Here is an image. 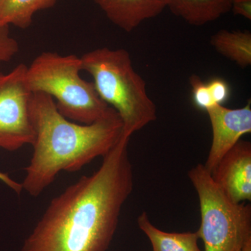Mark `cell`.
Returning a JSON list of instances; mask_svg holds the SVG:
<instances>
[{
	"instance_id": "obj_6",
	"label": "cell",
	"mask_w": 251,
	"mask_h": 251,
	"mask_svg": "<svg viewBox=\"0 0 251 251\" xmlns=\"http://www.w3.org/2000/svg\"><path fill=\"white\" fill-rule=\"evenodd\" d=\"M27 66L20 64L0 73V148L16 151L32 145L34 131L29 117L31 93L26 84Z\"/></svg>"
},
{
	"instance_id": "obj_13",
	"label": "cell",
	"mask_w": 251,
	"mask_h": 251,
	"mask_svg": "<svg viewBox=\"0 0 251 251\" xmlns=\"http://www.w3.org/2000/svg\"><path fill=\"white\" fill-rule=\"evenodd\" d=\"M58 0H0V24L26 29L37 11L50 9Z\"/></svg>"
},
{
	"instance_id": "obj_17",
	"label": "cell",
	"mask_w": 251,
	"mask_h": 251,
	"mask_svg": "<svg viewBox=\"0 0 251 251\" xmlns=\"http://www.w3.org/2000/svg\"><path fill=\"white\" fill-rule=\"evenodd\" d=\"M231 11L234 15L242 16L251 21V0H232Z\"/></svg>"
},
{
	"instance_id": "obj_3",
	"label": "cell",
	"mask_w": 251,
	"mask_h": 251,
	"mask_svg": "<svg viewBox=\"0 0 251 251\" xmlns=\"http://www.w3.org/2000/svg\"><path fill=\"white\" fill-rule=\"evenodd\" d=\"M80 58L82 70L93 77L100 98L121 119L122 136L130 138L156 120V105L147 92L146 82L135 72L128 51L100 48Z\"/></svg>"
},
{
	"instance_id": "obj_2",
	"label": "cell",
	"mask_w": 251,
	"mask_h": 251,
	"mask_svg": "<svg viewBox=\"0 0 251 251\" xmlns=\"http://www.w3.org/2000/svg\"><path fill=\"white\" fill-rule=\"evenodd\" d=\"M29 112L34 140L21 184L32 197L40 196L61 172L80 171L105 156L122 135V122L115 110L98 121L82 125L63 116L50 96L31 93Z\"/></svg>"
},
{
	"instance_id": "obj_14",
	"label": "cell",
	"mask_w": 251,
	"mask_h": 251,
	"mask_svg": "<svg viewBox=\"0 0 251 251\" xmlns=\"http://www.w3.org/2000/svg\"><path fill=\"white\" fill-rule=\"evenodd\" d=\"M189 82L192 88L193 101L198 108L206 110L216 105L211 99L207 85L201 77L193 74L190 77Z\"/></svg>"
},
{
	"instance_id": "obj_15",
	"label": "cell",
	"mask_w": 251,
	"mask_h": 251,
	"mask_svg": "<svg viewBox=\"0 0 251 251\" xmlns=\"http://www.w3.org/2000/svg\"><path fill=\"white\" fill-rule=\"evenodd\" d=\"M18 51L19 44L11 36L9 25L0 24V65L11 60Z\"/></svg>"
},
{
	"instance_id": "obj_1",
	"label": "cell",
	"mask_w": 251,
	"mask_h": 251,
	"mask_svg": "<svg viewBox=\"0 0 251 251\" xmlns=\"http://www.w3.org/2000/svg\"><path fill=\"white\" fill-rule=\"evenodd\" d=\"M130 138L122 136L97 171L54 197L21 251H107L133 189Z\"/></svg>"
},
{
	"instance_id": "obj_7",
	"label": "cell",
	"mask_w": 251,
	"mask_h": 251,
	"mask_svg": "<svg viewBox=\"0 0 251 251\" xmlns=\"http://www.w3.org/2000/svg\"><path fill=\"white\" fill-rule=\"evenodd\" d=\"M206 112L212 128V143L204 166L211 173L242 136L251 133V101L242 108L235 109L216 104Z\"/></svg>"
},
{
	"instance_id": "obj_18",
	"label": "cell",
	"mask_w": 251,
	"mask_h": 251,
	"mask_svg": "<svg viewBox=\"0 0 251 251\" xmlns=\"http://www.w3.org/2000/svg\"><path fill=\"white\" fill-rule=\"evenodd\" d=\"M0 181H2L4 184H6L8 187L12 189L14 192L17 194H21L23 191L22 184L18 183L15 181L12 178L10 177L9 175L6 173H1L0 172Z\"/></svg>"
},
{
	"instance_id": "obj_9",
	"label": "cell",
	"mask_w": 251,
	"mask_h": 251,
	"mask_svg": "<svg viewBox=\"0 0 251 251\" xmlns=\"http://www.w3.org/2000/svg\"><path fill=\"white\" fill-rule=\"evenodd\" d=\"M113 24L130 32L168 7V0H94Z\"/></svg>"
},
{
	"instance_id": "obj_19",
	"label": "cell",
	"mask_w": 251,
	"mask_h": 251,
	"mask_svg": "<svg viewBox=\"0 0 251 251\" xmlns=\"http://www.w3.org/2000/svg\"><path fill=\"white\" fill-rule=\"evenodd\" d=\"M238 251H251V242L248 243L242 249Z\"/></svg>"
},
{
	"instance_id": "obj_16",
	"label": "cell",
	"mask_w": 251,
	"mask_h": 251,
	"mask_svg": "<svg viewBox=\"0 0 251 251\" xmlns=\"http://www.w3.org/2000/svg\"><path fill=\"white\" fill-rule=\"evenodd\" d=\"M206 85L214 104L222 105L229 98L230 90L228 84L224 79L216 77L209 81Z\"/></svg>"
},
{
	"instance_id": "obj_12",
	"label": "cell",
	"mask_w": 251,
	"mask_h": 251,
	"mask_svg": "<svg viewBox=\"0 0 251 251\" xmlns=\"http://www.w3.org/2000/svg\"><path fill=\"white\" fill-rule=\"evenodd\" d=\"M210 44L219 54L232 61L242 69L250 67V31L221 29L211 36Z\"/></svg>"
},
{
	"instance_id": "obj_5",
	"label": "cell",
	"mask_w": 251,
	"mask_h": 251,
	"mask_svg": "<svg viewBox=\"0 0 251 251\" xmlns=\"http://www.w3.org/2000/svg\"><path fill=\"white\" fill-rule=\"evenodd\" d=\"M188 176L199 198L201 224L196 232L204 251H238L251 242L250 204L230 201L201 163Z\"/></svg>"
},
{
	"instance_id": "obj_10",
	"label": "cell",
	"mask_w": 251,
	"mask_h": 251,
	"mask_svg": "<svg viewBox=\"0 0 251 251\" xmlns=\"http://www.w3.org/2000/svg\"><path fill=\"white\" fill-rule=\"evenodd\" d=\"M232 2V0H168V8L188 24L201 26L230 11Z\"/></svg>"
},
{
	"instance_id": "obj_4",
	"label": "cell",
	"mask_w": 251,
	"mask_h": 251,
	"mask_svg": "<svg viewBox=\"0 0 251 251\" xmlns=\"http://www.w3.org/2000/svg\"><path fill=\"white\" fill-rule=\"evenodd\" d=\"M80 57L44 52L26 72L31 93H44L54 99L63 116L82 125H90L108 116L114 109L99 97L93 82L82 79Z\"/></svg>"
},
{
	"instance_id": "obj_8",
	"label": "cell",
	"mask_w": 251,
	"mask_h": 251,
	"mask_svg": "<svg viewBox=\"0 0 251 251\" xmlns=\"http://www.w3.org/2000/svg\"><path fill=\"white\" fill-rule=\"evenodd\" d=\"M211 177L230 201H251V144L239 140L222 157Z\"/></svg>"
},
{
	"instance_id": "obj_11",
	"label": "cell",
	"mask_w": 251,
	"mask_h": 251,
	"mask_svg": "<svg viewBox=\"0 0 251 251\" xmlns=\"http://www.w3.org/2000/svg\"><path fill=\"white\" fill-rule=\"evenodd\" d=\"M138 227L150 239L152 251H203L198 246L197 232H167L157 228L143 211L137 219Z\"/></svg>"
}]
</instances>
